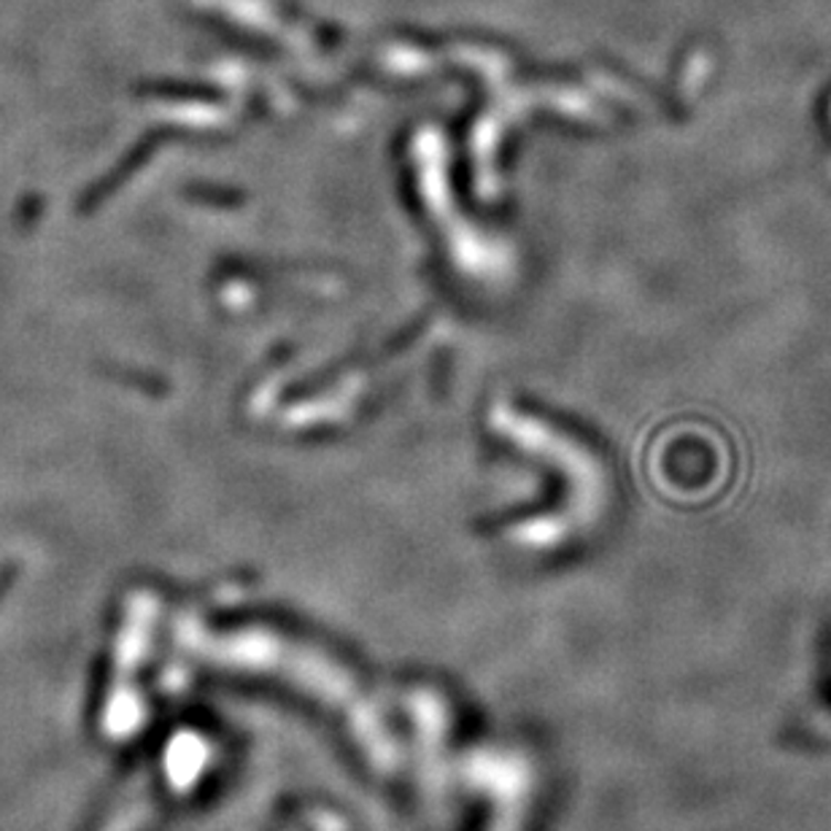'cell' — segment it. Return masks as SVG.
<instances>
[{
	"label": "cell",
	"instance_id": "7a4b0ae2",
	"mask_svg": "<svg viewBox=\"0 0 831 831\" xmlns=\"http://www.w3.org/2000/svg\"><path fill=\"white\" fill-rule=\"evenodd\" d=\"M464 772H467L470 786L492 793L494 816L488 831H522L527 812L513 808L508 799L529 804L532 775L527 761H522V756L516 754H503V780H499V750H478L464 764Z\"/></svg>",
	"mask_w": 831,
	"mask_h": 831
},
{
	"label": "cell",
	"instance_id": "6da1fadb",
	"mask_svg": "<svg viewBox=\"0 0 831 831\" xmlns=\"http://www.w3.org/2000/svg\"><path fill=\"white\" fill-rule=\"evenodd\" d=\"M200 656L224 670L260 675L290 686L333 713L357 743L359 754L378 772H397L402 750L383 711L370 699L357 675L333 653L305 645L271 629H241L228 634H200Z\"/></svg>",
	"mask_w": 831,
	"mask_h": 831
}]
</instances>
